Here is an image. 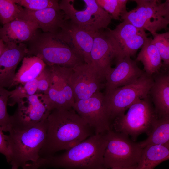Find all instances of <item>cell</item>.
Here are the masks:
<instances>
[{"mask_svg": "<svg viewBox=\"0 0 169 169\" xmlns=\"http://www.w3.org/2000/svg\"><path fill=\"white\" fill-rule=\"evenodd\" d=\"M36 78L38 80V90L44 94H46L49 89L51 82V73L49 66L46 65Z\"/></svg>", "mask_w": 169, "mask_h": 169, "instance_id": "cell-31", "label": "cell"}, {"mask_svg": "<svg viewBox=\"0 0 169 169\" xmlns=\"http://www.w3.org/2000/svg\"><path fill=\"white\" fill-rule=\"evenodd\" d=\"M4 44V50L0 56V86L6 89L13 86L16 68L27 56L28 46L24 43Z\"/></svg>", "mask_w": 169, "mask_h": 169, "instance_id": "cell-17", "label": "cell"}, {"mask_svg": "<svg viewBox=\"0 0 169 169\" xmlns=\"http://www.w3.org/2000/svg\"><path fill=\"white\" fill-rule=\"evenodd\" d=\"M95 33L81 28L68 20L55 34L67 43L85 63L90 64H91L90 53Z\"/></svg>", "mask_w": 169, "mask_h": 169, "instance_id": "cell-15", "label": "cell"}, {"mask_svg": "<svg viewBox=\"0 0 169 169\" xmlns=\"http://www.w3.org/2000/svg\"><path fill=\"white\" fill-rule=\"evenodd\" d=\"M90 56L91 64L103 81L112 68L113 61L116 64L124 58L119 45L107 29L95 33Z\"/></svg>", "mask_w": 169, "mask_h": 169, "instance_id": "cell-12", "label": "cell"}, {"mask_svg": "<svg viewBox=\"0 0 169 169\" xmlns=\"http://www.w3.org/2000/svg\"><path fill=\"white\" fill-rule=\"evenodd\" d=\"M137 143L142 149L149 145L169 144V116L158 117L147 138Z\"/></svg>", "mask_w": 169, "mask_h": 169, "instance_id": "cell-25", "label": "cell"}, {"mask_svg": "<svg viewBox=\"0 0 169 169\" xmlns=\"http://www.w3.org/2000/svg\"><path fill=\"white\" fill-rule=\"evenodd\" d=\"M12 100L17 109L10 116L11 129L21 131L29 128L46 119L52 111L43 93L24 95Z\"/></svg>", "mask_w": 169, "mask_h": 169, "instance_id": "cell-9", "label": "cell"}, {"mask_svg": "<svg viewBox=\"0 0 169 169\" xmlns=\"http://www.w3.org/2000/svg\"><path fill=\"white\" fill-rule=\"evenodd\" d=\"M35 23L17 18L0 27V39L4 43H28L39 29Z\"/></svg>", "mask_w": 169, "mask_h": 169, "instance_id": "cell-20", "label": "cell"}, {"mask_svg": "<svg viewBox=\"0 0 169 169\" xmlns=\"http://www.w3.org/2000/svg\"><path fill=\"white\" fill-rule=\"evenodd\" d=\"M73 108L93 129L95 134L111 129V119L105 94L100 91L89 98L77 101Z\"/></svg>", "mask_w": 169, "mask_h": 169, "instance_id": "cell-13", "label": "cell"}, {"mask_svg": "<svg viewBox=\"0 0 169 169\" xmlns=\"http://www.w3.org/2000/svg\"><path fill=\"white\" fill-rule=\"evenodd\" d=\"M164 69L155 74L149 95L158 117L169 116V74Z\"/></svg>", "mask_w": 169, "mask_h": 169, "instance_id": "cell-21", "label": "cell"}, {"mask_svg": "<svg viewBox=\"0 0 169 169\" xmlns=\"http://www.w3.org/2000/svg\"><path fill=\"white\" fill-rule=\"evenodd\" d=\"M5 44L3 41L0 39V56L2 54L4 49Z\"/></svg>", "mask_w": 169, "mask_h": 169, "instance_id": "cell-33", "label": "cell"}, {"mask_svg": "<svg viewBox=\"0 0 169 169\" xmlns=\"http://www.w3.org/2000/svg\"><path fill=\"white\" fill-rule=\"evenodd\" d=\"M106 133L94 134L60 155L41 159L40 167L105 169L103 156L107 143Z\"/></svg>", "mask_w": 169, "mask_h": 169, "instance_id": "cell-2", "label": "cell"}, {"mask_svg": "<svg viewBox=\"0 0 169 169\" xmlns=\"http://www.w3.org/2000/svg\"><path fill=\"white\" fill-rule=\"evenodd\" d=\"M47 123L46 135L39 153L40 158L66 151L95 134L73 108L53 109L47 118Z\"/></svg>", "mask_w": 169, "mask_h": 169, "instance_id": "cell-1", "label": "cell"}, {"mask_svg": "<svg viewBox=\"0 0 169 169\" xmlns=\"http://www.w3.org/2000/svg\"><path fill=\"white\" fill-rule=\"evenodd\" d=\"M97 4L109 13L112 19L119 20L126 13L127 0H95Z\"/></svg>", "mask_w": 169, "mask_h": 169, "instance_id": "cell-27", "label": "cell"}, {"mask_svg": "<svg viewBox=\"0 0 169 169\" xmlns=\"http://www.w3.org/2000/svg\"><path fill=\"white\" fill-rule=\"evenodd\" d=\"M152 35L151 42L156 47L163 61V68L168 69L169 66V32Z\"/></svg>", "mask_w": 169, "mask_h": 169, "instance_id": "cell-26", "label": "cell"}, {"mask_svg": "<svg viewBox=\"0 0 169 169\" xmlns=\"http://www.w3.org/2000/svg\"><path fill=\"white\" fill-rule=\"evenodd\" d=\"M22 8L13 0H0V23L4 25L17 18Z\"/></svg>", "mask_w": 169, "mask_h": 169, "instance_id": "cell-28", "label": "cell"}, {"mask_svg": "<svg viewBox=\"0 0 169 169\" xmlns=\"http://www.w3.org/2000/svg\"><path fill=\"white\" fill-rule=\"evenodd\" d=\"M47 119L28 129H11L5 135L11 169H31L40 159L39 153L47 132Z\"/></svg>", "mask_w": 169, "mask_h": 169, "instance_id": "cell-3", "label": "cell"}, {"mask_svg": "<svg viewBox=\"0 0 169 169\" xmlns=\"http://www.w3.org/2000/svg\"><path fill=\"white\" fill-rule=\"evenodd\" d=\"M17 18L36 23L43 32H58L68 19L60 9L48 8L33 11L22 8Z\"/></svg>", "mask_w": 169, "mask_h": 169, "instance_id": "cell-18", "label": "cell"}, {"mask_svg": "<svg viewBox=\"0 0 169 169\" xmlns=\"http://www.w3.org/2000/svg\"><path fill=\"white\" fill-rule=\"evenodd\" d=\"M130 168H120V167H113L110 168V169H129Z\"/></svg>", "mask_w": 169, "mask_h": 169, "instance_id": "cell-34", "label": "cell"}, {"mask_svg": "<svg viewBox=\"0 0 169 169\" xmlns=\"http://www.w3.org/2000/svg\"><path fill=\"white\" fill-rule=\"evenodd\" d=\"M129 56L119 60L105 78V92L135 82L145 73Z\"/></svg>", "mask_w": 169, "mask_h": 169, "instance_id": "cell-19", "label": "cell"}, {"mask_svg": "<svg viewBox=\"0 0 169 169\" xmlns=\"http://www.w3.org/2000/svg\"><path fill=\"white\" fill-rule=\"evenodd\" d=\"M11 93V91L0 86V127L5 132H9L11 129L10 116L7 107Z\"/></svg>", "mask_w": 169, "mask_h": 169, "instance_id": "cell-29", "label": "cell"}, {"mask_svg": "<svg viewBox=\"0 0 169 169\" xmlns=\"http://www.w3.org/2000/svg\"><path fill=\"white\" fill-rule=\"evenodd\" d=\"M71 81L75 103L89 98L105 86L92 64L84 63L73 68Z\"/></svg>", "mask_w": 169, "mask_h": 169, "instance_id": "cell-14", "label": "cell"}, {"mask_svg": "<svg viewBox=\"0 0 169 169\" xmlns=\"http://www.w3.org/2000/svg\"><path fill=\"white\" fill-rule=\"evenodd\" d=\"M27 44L26 56L38 57L47 65L73 68L85 63L67 43L55 34L37 31Z\"/></svg>", "mask_w": 169, "mask_h": 169, "instance_id": "cell-4", "label": "cell"}, {"mask_svg": "<svg viewBox=\"0 0 169 169\" xmlns=\"http://www.w3.org/2000/svg\"><path fill=\"white\" fill-rule=\"evenodd\" d=\"M85 9H76L72 3L73 0H62L59 3L60 9L67 19L79 27L90 32L95 33L107 28L111 22V15L100 6L95 0H84Z\"/></svg>", "mask_w": 169, "mask_h": 169, "instance_id": "cell-10", "label": "cell"}, {"mask_svg": "<svg viewBox=\"0 0 169 169\" xmlns=\"http://www.w3.org/2000/svg\"><path fill=\"white\" fill-rule=\"evenodd\" d=\"M153 81V75L145 72L133 83L105 92L111 120L124 114L129 107L139 99L147 96Z\"/></svg>", "mask_w": 169, "mask_h": 169, "instance_id": "cell-8", "label": "cell"}, {"mask_svg": "<svg viewBox=\"0 0 169 169\" xmlns=\"http://www.w3.org/2000/svg\"><path fill=\"white\" fill-rule=\"evenodd\" d=\"M107 144L103 156L105 168H131L138 163L142 149L128 136L110 129L106 133Z\"/></svg>", "mask_w": 169, "mask_h": 169, "instance_id": "cell-7", "label": "cell"}, {"mask_svg": "<svg viewBox=\"0 0 169 169\" xmlns=\"http://www.w3.org/2000/svg\"><path fill=\"white\" fill-rule=\"evenodd\" d=\"M22 61L16 72L13 86L18 84L23 85L36 79L46 65L41 59L35 56H26Z\"/></svg>", "mask_w": 169, "mask_h": 169, "instance_id": "cell-24", "label": "cell"}, {"mask_svg": "<svg viewBox=\"0 0 169 169\" xmlns=\"http://www.w3.org/2000/svg\"><path fill=\"white\" fill-rule=\"evenodd\" d=\"M18 5L24 8L33 11L48 8L60 9L59 2L57 0H13Z\"/></svg>", "mask_w": 169, "mask_h": 169, "instance_id": "cell-30", "label": "cell"}, {"mask_svg": "<svg viewBox=\"0 0 169 169\" xmlns=\"http://www.w3.org/2000/svg\"><path fill=\"white\" fill-rule=\"evenodd\" d=\"M0 153L6 157L7 161L9 163L10 156L8 148L5 135L3 133V131L0 127Z\"/></svg>", "mask_w": 169, "mask_h": 169, "instance_id": "cell-32", "label": "cell"}, {"mask_svg": "<svg viewBox=\"0 0 169 169\" xmlns=\"http://www.w3.org/2000/svg\"><path fill=\"white\" fill-rule=\"evenodd\" d=\"M48 66L51 82L47 92L44 95L50 109L73 108L75 101L71 81L73 68Z\"/></svg>", "mask_w": 169, "mask_h": 169, "instance_id": "cell-11", "label": "cell"}, {"mask_svg": "<svg viewBox=\"0 0 169 169\" xmlns=\"http://www.w3.org/2000/svg\"><path fill=\"white\" fill-rule=\"evenodd\" d=\"M136 166L135 167H133V168H130V169H136Z\"/></svg>", "mask_w": 169, "mask_h": 169, "instance_id": "cell-35", "label": "cell"}, {"mask_svg": "<svg viewBox=\"0 0 169 169\" xmlns=\"http://www.w3.org/2000/svg\"><path fill=\"white\" fill-rule=\"evenodd\" d=\"M149 38L141 48L135 61L141 62L144 66L143 71L147 74L152 76L159 72L163 68L162 60L156 47Z\"/></svg>", "mask_w": 169, "mask_h": 169, "instance_id": "cell-23", "label": "cell"}, {"mask_svg": "<svg viewBox=\"0 0 169 169\" xmlns=\"http://www.w3.org/2000/svg\"><path fill=\"white\" fill-rule=\"evenodd\" d=\"M136 6L123 14L120 18L152 34L167 30L169 24V0H134Z\"/></svg>", "mask_w": 169, "mask_h": 169, "instance_id": "cell-6", "label": "cell"}, {"mask_svg": "<svg viewBox=\"0 0 169 169\" xmlns=\"http://www.w3.org/2000/svg\"><path fill=\"white\" fill-rule=\"evenodd\" d=\"M127 110L125 114L113 120L111 128L112 126L114 131L131 136L134 139L143 133L148 136L158 117L149 94L136 101Z\"/></svg>", "mask_w": 169, "mask_h": 169, "instance_id": "cell-5", "label": "cell"}, {"mask_svg": "<svg viewBox=\"0 0 169 169\" xmlns=\"http://www.w3.org/2000/svg\"><path fill=\"white\" fill-rule=\"evenodd\" d=\"M107 30L118 43L124 57L134 56L149 38L144 29L124 21L114 29Z\"/></svg>", "mask_w": 169, "mask_h": 169, "instance_id": "cell-16", "label": "cell"}, {"mask_svg": "<svg viewBox=\"0 0 169 169\" xmlns=\"http://www.w3.org/2000/svg\"><path fill=\"white\" fill-rule=\"evenodd\" d=\"M169 159V144L148 145L142 150L136 169H154Z\"/></svg>", "mask_w": 169, "mask_h": 169, "instance_id": "cell-22", "label": "cell"}]
</instances>
